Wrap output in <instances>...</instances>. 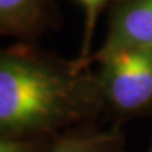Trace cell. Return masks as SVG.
Listing matches in <instances>:
<instances>
[{
    "label": "cell",
    "instance_id": "cell-1",
    "mask_svg": "<svg viewBox=\"0 0 152 152\" xmlns=\"http://www.w3.org/2000/svg\"><path fill=\"white\" fill-rule=\"evenodd\" d=\"M103 114L96 76L37 44L0 45V137L42 141Z\"/></svg>",
    "mask_w": 152,
    "mask_h": 152
},
{
    "label": "cell",
    "instance_id": "cell-2",
    "mask_svg": "<svg viewBox=\"0 0 152 152\" xmlns=\"http://www.w3.org/2000/svg\"><path fill=\"white\" fill-rule=\"evenodd\" d=\"M93 72L103 114L113 123L152 117V48L100 61Z\"/></svg>",
    "mask_w": 152,
    "mask_h": 152
},
{
    "label": "cell",
    "instance_id": "cell-3",
    "mask_svg": "<svg viewBox=\"0 0 152 152\" xmlns=\"http://www.w3.org/2000/svg\"><path fill=\"white\" fill-rule=\"evenodd\" d=\"M145 48H152V0H113L107 9L104 41L92 52L86 66Z\"/></svg>",
    "mask_w": 152,
    "mask_h": 152
},
{
    "label": "cell",
    "instance_id": "cell-4",
    "mask_svg": "<svg viewBox=\"0 0 152 152\" xmlns=\"http://www.w3.org/2000/svg\"><path fill=\"white\" fill-rule=\"evenodd\" d=\"M55 0H0V37L37 44L59 27Z\"/></svg>",
    "mask_w": 152,
    "mask_h": 152
},
{
    "label": "cell",
    "instance_id": "cell-5",
    "mask_svg": "<svg viewBox=\"0 0 152 152\" xmlns=\"http://www.w3.org/2000/svg\"><path fill=\"white\" fill-rule=\"evenodd\" d=\"M83 124L49 140L42 152H127L121 124L107 128Z\"/></svg>",
    "mask_w": 152,
    "mask_h": 152
},
{
    "label": "cell",
    "instance_id": "cell-6",
    "mask_svg": "<svg viewBox=\"0 0 152 152\" xmlns=\"http://www.w3.org/2000/svg\"><path fill=\"white\" fill-rule=\"evenodd\" d=\"M82 9L85 10V34H83V44L79 55L75 58L76 64L80 68H87L86 62L92 55V42L94 30L97 26L99 17L104 10L109 9L113 0H76Z\"/></svg>",
    "mask_w": 152,
    "mask_h": 152
},
{
    "label": "cell",
    "instance_id": "cell-7",
    "mask_svg": "<svg viewBox=\"0 0 152 152\" xmlns=\"http://www.w3.org/2000/svg\"><path fill=\"white\" fill-rule=\"evenodd\" d=\"M48 142L49 140L30 141V140H13L0 137V152H42L48 145Z\"/></svg>",
    "mask_w": 152,
    "mask_h": 152
},
{
    "label": "cell",
    "instance_id": "cell-8",
    "mask_svg": "<svg viewBox=\"0 0 152 152\" xmlns=\"http://www.w3.org/2000/svg\"><path fill=\"white\" fill-rule=\"evenodd\" d=\"M145 152H152V141L149 142V147L147 148V151H145Z\"/></svg>",
    "mask_w": 152,
    "mask_h": 152
}]
</instances>
